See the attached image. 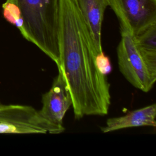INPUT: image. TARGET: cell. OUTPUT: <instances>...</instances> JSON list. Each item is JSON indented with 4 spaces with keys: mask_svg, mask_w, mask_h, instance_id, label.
<instances>
[{
    "mask_svg": "<svg viewBox=\"0 0 156 156\" xmlns=\"http://www.w3.org/2000/svg\"><path fill=\"white\" fill-rule=\"evenodd\" d=\"M120 28L137 35L156 24V0H110Z\"/></svg>",
    "mask_w": 156,
    "mask_h": 156,
    "instance_id": "obj_5",
    "label": "cell"
},
{
    "mask_svg": "<svg viewBox=\"0 0 156 156\" xmlns=\"http://www.w3.org/2000/svg\"><path fill=\"white\" fill-rule=\"evenodd\" d=\"M121 40L116 52L119 69L125 79L134 87L147 93L153 87L154 76L135 46L133 35L126 29L120 28Z\"/></svg>",
    "mask_w": 156,
    "mask_h": 156,
    "instance_id": "obj_3",
    "label": "cell"
},
{
    "mask_svg": "<svg viewBox=\"0 0 156 156\" xmlns=\"http://www.w3.org/2000/svg\"><path fill=\"white\" fill-rule=\"evenodd\" d=\"M12 1L21 12L24 24L21 35L58 65V0Z\"/></svg>",
    "mask_w": 156,
    "mask_h": 156,
    "instance_id": "obj_2",
    "label": "cell"
},
{
    "mask_svg": "<svg viewBox=\"0 0 156 156\" xmlns=\"http://www.w3.org/2000/svg\"><path fill=\"white\" fill-rule=\"evenodd\" d=\"M96 65L100 73L105 76H107L112 70L110 59L104 54L103 51L98 53L96 55Z\"/></svg>",
    "mask_w": 156,
    "mask_h": 156,
    "instance_id": "obj_11",
    "label": "cell"
},
{
    "mask_svg": "<svg viewBox=\"0 0 156 156\" xmlns=\"http://www.w3.org/2000/svg\"><path fill=\"white\" fill-rule=\"evenodd\" d=\"M58 74L49 91L42 94L40 118L48 128V133L58 134L64 132L63 118L72 106V98L62 69L57 66Z\"/></svg>",
    "mask_w": 156,
    "mask_h": 156,
    "instance_id": "obj_4",
    "label": "cell"
},
{
    "mask_svg": "<svg viewBox=\"0 0 156 156\" xmlns=\"http://www.w3.org/2000/svg\"><path fill=\"white\" fill-rule=\"evenodd\" d=\"M59 66L72 98L74 118L104 116L110 103V84L98 71L90 30L76 0H58Z\"/></svg>",
    "mask_w": 156,
    "mask_h": 156,
    "instance_id": "obj_1",
    "label": "cell"
},
{
    "mask_svg": "<svg viewBox=\"0 0 156 156\" xmlns=\"http://www.w3.org/2000/svg\"><path fill=\"white\" fill-rule=\"evenodd\" d=\"M4 18L18 28L22 34L24 30L23 20L21 10L12 0H6L2 5Z\"/></svg>",
    "mask_w": 156,
    "mask_h": 156,
    "instance_id": "obj_10",
    "label": "cell"
},
{
    "mask_svg": "<svg viewBox=\"0 0 156 156\" xmlns=\"http://www.w3.org/2000/svg\"><path fill=\"white\" fill-rule=\"evenodd\" d=\"M136 49L151 73L156 76V24L133 35Z\"/></svg>",
    "mask_w": 156,
    "mask_h": 156,
    "instance_id": "obj_9",
    "label": "cell"
},
{
    "mask_svg": "<svg viewBox=\"0 0 156 156\" xmlns=\"http://www.w3.org/2000/svg\"><path fill=\"white\" fill-rule=\"evenodd\" d=\"M38 110L29 105L0 104V133H46Z\"/></svg>",
    "mask_w": 156,
    "mask_h": 156,
    "instance_id": "obj_6",
    "label": "cell"
},
{
    "mask_svg": "<svg viewBox=\"0 0 156 156\" xmlns=\"http://www.w3.org/2000/svg\"><path fill=\"white\" fill-rule=\"evenodd\" d=\"M81 13L90 30L96 48L103 51L101 42L102 24L104 12L110 0H76Z\"/></svg>",
    "mask_w": 156,
    "mask_h": 156,
    "instance_id": "obj_8",
    "label": "cell"
},
{
    "mask_svg": "<svg viewBox=\"0 0 156 156\" xmlns=\"http://www.w3.org/2000/svg\"><path fill=\"white\" fill-rule=\"evenodd\" d=\"M156 104L149 105L129 112L126 115L108 118L101 130L103 133H108L116 130L138 127L156 126Z\"/></svg>",
    "mask_w": 156,
    "mask_h": 156,
    "instance_id": "obj_7",
    "label": "cell"
}]
</instances>
